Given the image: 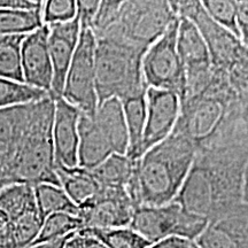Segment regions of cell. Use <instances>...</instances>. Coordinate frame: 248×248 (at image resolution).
Instances as JSON below:
<instances>
[{
	"instance_id": "d6a6232c",
	"label": "cell",
	"mask_w": 248,
	"mask_h": 248,
	"mask_svg": "<svg viewBox=\"0 0 248 248\" xmlns=\"http://www.w3.org/2000/svg\"><path fill=\"white\" fill-rule=\"evenodd\" d=\"M77 16V2L74 0H48L44 1L42 9L43 24L66 23Z\"/></svg>"
},
{
	"instance_id": "836d02e7",
	"label": "cell",
	"mask_w": 248,
	"mask_h": 248,
	"mask_svg": "<svg viewBox=\"0 0 248 248\" xmlns=\"http://www.w3.org/2000/svg\"><path fill=\"white\" fill-rule=\"evenodd\" d=\"M122 1H100L99 8L93 20L91 30L95 38L109 30L116 23Z\"/></svg>"
},
{
	"instance_id": "484cf974",
	"label": "cell",
	"mask_w": 248,
	"mask_h": 248,
	"mask_svg": "<svg viewBox=\"0 0 248 248\" xmlns=\"http://www.w3.org/2000/svg\"><path fill=\"white\" fill-rule=\"evenodd\" d=\"M26 35L0 36V78L24 83L21 46Z\"/></svg>"
},
{
	"instance_id": "7a4b0ae2",
	"label": "cell",
	"mask_w": 248,
	"mask_h": 248,
	"mask_svg": "<svg viewBox=\"0 0 248 248\" xmlns=\"http://www.w3.org/2000/svg\"><path fill=\"white\" fill-rule=\"evenodd\" d=\"M243 101L232 89L225 71L213 67L203 86L181 102L173 132L184 136L197 152L248 138L241 124Z\"/></svg>"
},
{
	"instance_id": "f35d334b",
	"label": "cell",
	"mask_w": 248,
	"mask_h": 248,
	"mask_svg": "<svg viewBox=\"0 0 248 248\" xmlns=\"http://www.w3.org/2000/svg\"><path fill=\"white\" fill-rule=\"evenodd\" d=\"M44 1H27V0H0V9H38L43 7Z\"/></svg>"
},
{
	"instance_id": "8d00e7d4",
	"label": "cell",
	"mask_w": 248,
	"mask_h": 248,
	"mask_svg": "<svg viewBox=\"0 0 248 248\" xmlns=\"http://www.w3.org/2000/svg\"><path fill=\"white\" fill-rule=\"evenodd\" d=\"M67 248H108L100 240L92 235L77 233L70 238L67 243Z\"/></svg>"
},
{
	"instance_id": "603a6c76",
	"label": "cell",
	"mask_w": 248,
	"mask_h": 248,
	"mask_svg": "<svg viewBox=\"0 0 248 248\" xmlns=\"http://www.w3.org/2000/svg\"><path fill=\"white\" fill-rule=\"evenodd\" d=\"M135 162L126 155L111 154L90 171L100 187H125L131 178Z\"/></svg>"
},
{
	"instance_id": "74e56055",
	"label": "cell",
	"mask_w": 248,
	"mask_h": 248,
	"mask_svg": "<svg viewBox=\"0 0 248 248\" xmlns=\"http://www.w3.org/2000/svg\"><path fill=\"white\" fill-rule=\"evenodd\" d=\"M147 248H199L195 241L183 239L178 237H170L159 241V243L152 244Z\"/></svg>"
},
{
	"instance_id": "ffe728a7",
	"label": "cell",
	"mask_w": 248,
	"mask_h": 248,
	"mask_svg": "<svg viewBox=\"0 0 248 248\" xmlns=\"http://www.w3.org/2000/svg\"><path fill=\"white\" fill-rule=\"evenodd\" d=\"M93 117L109 140L114 154L126 155L129 147L128 129L120 99L113 98L102 102Z\"/></svg>"
},
{
	"instance_id": "3957f363",
	"label": "cell",
	"mask_w": 248,
	"mask_h": 248,
	"mask_svg": "<svg viewBox=\"0 0 248 248\" xmlns=\"http://www.w3.org/2000/svg\"><path fill=\"white\" fill-rule=\"evenodd\" d=\"M195 157V148L184 136L173 132L135 162L125 186L135 208L172 202L184 184Z\"/></svg>"
},
{
	"instance_id": "7402d4cb",
	"label": "cell",
	"mask_w": 248,
	"mask_h": 248,
	"mask_svg": "<svg viewBox=\"0 0 248 248\" xmlns=\"http://www.w3.org/2000/svg\"><path fill=\"white\" fill-rule=\"evenodd\" d=\"M147 92V91H146ZM146 92L122 100V107L128 129L129 147L126 156L132 161L141 157V141L146 124Z\"/></svg>"
},
{
	"instance_id": "44dd1931",
	"label": "cell",
	"mask_w": 248,
	"mask_h": 248,
	"mask_svg": "<svg viewBox=\"0 0 248 248\" xmlns=\"http://www.w3.org/2000/svg\"><path fill=\"white\" fill-rule=\"evenodd\" d=\"M55 172L62 190L66 192L69 199L78 208L100 191V185L88 169L80 167L67 168L57 164Z\"/></svg>"
},
{
	"instance_id": "e0dca14e",
	"label": "cell",
	"mask_w": 248,
	"mask_h": 248,
	"mask_svg": "<svg viewBox=\"0 0 248 248\" xmlns=\"http://www.w3.org/2000/svg\"><path fill=\"white\" fill-rule=\"evenodd\" d=\"M195 244L199 248H248V206L241 203L228 215L209 222Z\"/></svg>"
},
{
	"instance_id": "1f68e13d",
	"label": "cell",
	"mask_w": 248,
	"mask_h": 248,
	"mask_svg": "<svg viewBox=\"0 0 248 248\" xmlns=\"http://www.w3.org/2000/svg\"><path fill=\"white\" fill-rule=\"evenodd\" d=\"M202 7L214 22L230 31L240 39L237 22V1L232 0H203Z\"/></svg>"
},
{
	"instance_id": "52a82bcc",
	"label": "cell",
	"mask_w": 248,
	"mask_h": 248,
	"mask_svg": "<svg viewBox=\"0 0 248 248\" xmlns=\"http://www.w3.org/2000/svg\"><path fill=\"white\" fill-rule=\"evenodd\" d=\"M208 224V219L187 212L172 201L159 207L135 208L129 228L155 244L170 237L195 241Z\"/></svg>"
},
{
	"instance_id": "d590c367",
	"label": "cell",
	"mask_w": 248,
	"mask_h": 248,
	"mask_svg": "<svg viewBox=\"0 0 248 248\" xmlns=\"http://www.w3.org/2000/svg\"><path fill=\"white\" fill-rule=\"evenodd\" d=\"M237 22L241 44L248 48V0L237 1Z\"/></svg>"
},
{
	"instance_id": "ab89813d",
	"label": "cell",
	"mask_w": 248,
	"mask_h": 248,
	"mask_svg": "<svg viewBox=\"0 0 248 248\" xmlns=\"http://www.w3.org/2000/svg\"><path fill=\"white\" fill-rule=\"evenodd\" d=\"M243 202L248 206V161L246 168L244 171V181H243Z\"/></svg>"
},
{
	"instance_id": "cb8c5ba5",
	"label": "cell",
	"mask_w": 248,
	"mask_h": 248,
	"mask_svg": "<svg viewBox=\"0 0 248 248\" xmlns=\"http://www.w3.org/2000/svg\"><path fill=\"white\" fill-rule=\"evenodd\" d=\"M36 206L43 219L52 214L66 213L78 216L79 208L69 199L61 186L53 184H38L33 186Z\"/></svg>"
},
{
	"instance_id": "9c48e42d",
	"label": "cell",
	"mask_w": 248,
	"mask_h": 248,
	"mask_svg": "<svg viewBox=\"0 0 248 248\" xmlns=\"http://www.w3.org/2000/svg\"><path fill=\"white\" fill-rule=\"evenodd\" d=\"M94 53V35L90 29L80 28L78 44L68 69L61 97L90 117L95 115L98 108Z\"/></svg>"
},
{
	"instance_id": "d6986e66",
	"label": "cell",
	"mask_w": 248,
	"mask_h": 248,
	"mask_svg": "<svg viewBox=\"0 0 248 248\" xmlns=\"http://www.w3.org/2000/svg\"><path fill=\"white\" fill-rule=\"evenodd\" d=\"M78 167L94 169L114 154L109 140L94 117L80 113L78 120Z\"/></svg>"
},
{
	"instance_id": "8992f818",
	"label": "cell",
	"mask_w": 248,
	"mask_h": 248,
	"mask_svg": "<svg viewBox=\"0 0 248 248\" xmlns=\"http://www.w3.org/2000/svg\"><path fill=\"white\" fill-rule=\"evenodd\" d=\"M177 18L169 1H122L116 23L97 38H116L148 49Z\"/></svg>"
},
{
	"instance_id": "5b68a950",
	"label": "cell",
	"mask_w": 248,
	"mask_h": 248,
	"mask_svg": "<svg viewBox=\"0 0 248 248\" xmlns=\"http://www.w3.org/2000/svg\"><path fill=\"white\" fill-rule=\"evenodd\" d=\"M147 49L116 38H95L94 70L98 106L109 99L121 101L147 91L142 58Z\"/></svg>"
},
{
	"instance_id": "83f0119b",
	"label": "cell",
	"mask_w": 248,
	"mask_h": 248,
	"mask_svg": "<svg viewBox=\"0 0 248 248\" xmlns=\"http://www.w3.org/2000/svg\"><path fill=\"white\" fill-rule=\"evenodd\" d=\"M78 233L95 237L108 248H147L152 245L129 226L114 229H83L78 231Z\"/></svg>"
},
{
	"instance_id": "7c38bea8",
	"label": "cell",
	"mask_w": 248,
	"mask_h": 248,
	"mask_svg": "<svg viewBox=\"0 0 248 248\" xmlns=\"http://www.w3.org/2000/svg\"><path fill=\"white\" fill-rule=\"evenodd\" d=\"M177 52L185 68L186 94H190L198 91L208 80L213 66L208 47L200 31L192 21L185 17H179Z\"/></svg>"
},
{
	"instance_id": "9a60e30c",
	"label": "cell",
	"mask_w": 248,
	"mask_h": 248,
	"mask_svg": "<svg viewBox=\"0 0 248 248\" xmlns=\"http://www.w3.org/2000/svg\"><path fill=\"white\" fill-rule=\"evenodd\" d=\"M48 49L53 68V82H52L51 97L61 98L63 92L64 80L69 66L78 44L80 23L78 15L66 23L48 26Z\"/></svg>"
},
{
	"instance_id": "2e32d148",
	"label": "cell",
	"mask_w": 248,
	"mask_h": 248,
	"mask_svg": "<svg viewBox=\"0 0 248 248\" xmlns=\"http://www.w3.org/2000/svg\"><path fill=\"white\" fill-rule=\"evenodd\" d=\"M80 111L63 98L55 99L53 145L55 164L78 167V120Z\"/></svg>"
},
{
	"instance_id": "8fae6325",
	"label": "cell",
	"mask_w": 248,
	"mask_h": 248,
	"mask_svg": "<svg viewBox=\"0 0 248 248\" xmlns=\"http://www.w3.org/2000/svg\"><path fill=\"white\" fill-rule=\"evenodd\" d=\"M133 210L135 206L125 187H100L91 200L79 207L78 217L83 229L126 228Z\"/></svg>"
},
{
	"instance_id": "6da1fadb",
	"label": "cell",
	"mask_w": 248,
	"mask_h": 248,
	"mask_svg": "<svg viewBox=\"0 0 248 248\" xmlns=\"http://www.w3.org/2000/svg\"><path fill=\"white\" fill-rule=\"evenodd\" d=\"M247 161V140L197 152L173 201L209 222L228 215L244 203L243 181Z\"/></svg>"
},
{
	"instance_id": "277c9868",
	"label": "cell",
	"mask_w": 248,
	"mask_h": 248,
	"mask_svg": "<svg viewBox=\"0 0 248 248\" xmlns=\"http://www.w3.org/2000/svg\"><path fill=\"white\" fill-rule=\"evenodd\" d=\"M55 99L47 98L33 104L32 113L18 144L17 151L0 175V190L14 184L60 186L55 172L53 120Z\"/></svg>"
},
{
	"instance_id": "30bf717a",
	"label": "cell",
	"mask_w": 248,
	"mask_h": 248,
	"mask_svg": "<svg viewBox=\"0 0 248 248\" xmlns=\"http://www.w3.org/2000/svg\"><path fill=\"white\" fill-rule=\"evenodd\" d=\"M169 5L176 16L185 17L195 24L208 47L212 66L228 74L246 49L240 39L214 22L201 1H169Z\"/></svg>"
},
{
	"instance_id": "d4e9b609",
	"label": "cell",
	"mask_w": 248,
	"mask_h": 248,
	"mask_svg": "<svg viewBox=\"0 0 248 248\" xmlns=\"http://www.w3.org/2000/svg\"><path fill=\"white\" fill-rule=\"evenodd\" d=\"M42 8L0 9V36L28 35L43 27Z\"/></svg>"
},
{
	"instance_id": "4316f807",
	"label": "cell",
	"mask_w": 248,
	"mask_h": 248,
	"mask_svg": "<svg viewBox=\"0 0 248 248\" xmlns=\"http://www.w3.org/2000/svg\"><path fill=\"white\" fill-rule=\"evenodd\" d=\"M82 229L83 222L78 216L66 213L52 214L44 219L38 237L36 238V240L33 241L31 246L60 239V238L67 237V235L77 233Z\"/></svg>"
},
{
	"instance_id": "e575fe53",
	"label": "cell",
	"mask_w": 248,
	"mask_h": 248,
	"mask_svg": "<svg viewBox=\"0 0 248 248\" xmlns=\"http://www.w3.org/2000/svg\"><path fill=\"white\" fill-rule=\"evenodd\" d=\"M77 2V15L79 17V23L80 28H84V29H91L92 22L94 20L95 14L100 5V1L97 0H92V1H84V0H80Z\"/></svg>"
},
{
	"instance_id": "ba28073f",
	"label": "cell",
	"mask_w": 248,
	"mask_h": 248,
	"mask_svg": "<svg viewBox=\"0 0 248 248\" xmlns=\"http://www.w3.org/2000/svg\"><path fill=\"white\" fill-rule=\"evenodd\" d=\"M179 17L152 44L142 58V75L148 88L175 93L181 102L186 94V73L177 52Z\"/></svg>"
},
{
	"instance_id": "f546056e",
	"label": "cell",
	"mask_w": 248,
	"mask_h": 248,
	"mask_svg": "<svg viewBox=\"0 0 248 248\" xmlns=\"http://www.w3.org/2000/svg\"><path fill=\"white\" fill-rule=\"evenodd\" d=\"M48 95L51 94L44 90L32 88L26 83L0 78V109L40 101Z\"/></svg>"
},
{
	"instance_id": "60d3db41",
	"label": "cell",
	"mask_w": 248,
	"mask_h": 248,
	"mask_svg": "<svg viewBox=\"0 0 248 248\" xmlns=\"http://www.w3.org/2000/svg\"><path fill=\"white\" fill-rule=\"evenodd\" d=\"M241 124L248 138V100L243 105V109H241Z\"/></svg>"
},
{
	"instance_id": "5bb4252c",
	"label": "cell",
	"mask_w": 248,
	"mask_h": 248,
	"mask_svg": "<svg viewBox=\"0 0 248 248\" xmlns=\"http://www.w3.org/2000/svg\"><path fill=\"white\" fill-rule=\"evenodd\" d=\"M48 26H43L24 37L21 46V67L23 80L32 88L51 94L53 68L48 49Z\"/></svg>"
},
{
	"instance_id": "4dcf8cb0",
	"label": "cell",
	"mask_w": 248,
	"mask_h": 248,
	"mask_svg": "<svg viewBox=\"0 0 248 248\" xmlns=\"http://www.w3.org/2000/svg\"><path fill=\"white\" fill-rule=\"evenodd\" d=\"M32 206H36L32 186L14 184L0 190V208L8 214L11 219Z\"/></svg>"
},
{
	"instance_id": "ac0fdd59",
	"label": "cell",
	"mask_w": 248,
	"mask_h": 248,
	"mask_svg": "<svg viewBox=\"0 0 248 248\" xmlns=\"http://www.w3.org/2000/svg\"><path fill=\"white\" fill-rule=\"evenodd\" d=\"M33 104L0 109V175L16 153L32 113Z\"/></svg>"
},
{
	"instance_id": "f1b7e54d",
	"label": "cell",
	"mask_w": 248,
	"mask_h": 248,
	"mask_svg": "<svg viewBox=\"0 0 248 248\" xmlns=\"http://www.w3.org/2000/svg\"><path fill=\"white\" fill-rule=\"evenodd\" d=\"M43 223L44 219L40 217L37 206L30 207L11 219L14 248H29L38 237Z\"/></svg>"
},
{
	"instance_id": "4fadbf2b",
	"label": "cell",
	"mask_w": 248,
	"mask_h": 248,
	"mask_svg": "<svg viewBox=\"0 0 248 248\" xmlns=\"http://www.w3.org/2000/svg\"><path fill=\"white\" fill-rule=\"evenodd\" d=\"M146 124L141 141V156L168 138L177 123L181 100L175 93L148 88L146 92Z\"/></svg>"
},
{
	"instance_id": "b9f144b4",
	"label": "cell",
	"mask_w": 248,
	"mask_h": 248,
	"mask_svg": "<svg viewBox=\"0 0 248 248\" xmlns=\"http://www.w3.org/2000/svg\"><path fill=\"white\" fill-rule=\"evenodd\" d=\"M66 248H67V247H66Z\"/></svg>"
}]
</instances>
